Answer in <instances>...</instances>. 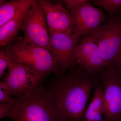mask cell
Listing matches in <instances>:
<instances>
[{
	"label": "cell",
	"instance_id": "cell-8",
	"mask_svg": "<svg viewBox=\"0 0 121 121\" xmlns=\"http://www.w3.org/2000/svg\"><path fill=\"white\" fill-rule=\"evenodd\" d=\"M89 1L77 5L69 10L74 22L73 34L78 39L91 35L104 23L106 19L101 9L91 6Z\"/></svg>",
	"mask_w": 121,
	"mask_h": 121
},
{
	"label": "cell",
	"instance_id": "cell-15",
	"mask_svg": "<svg viewBox=\"0 0 121 121\" xmlns=\"http://www.w3.org/2000/svg\"><path fill=\"white\" fill-rule=\"evenodd\" d=\"M93 1L95 5L107 11L108 16L117 14L121 9V0H95Z\"/></svg>",
	"mask_w": 121,
	"mask_h": 121
},
{
	"label": "cell",
	"instance_id": "cell-4",
	"mask_svg": "<svg viewBox=\"0 0 121 121\" xmlns=\"http://www.w3.org/2000/svg\"><path fill=\"white\" fill-rule=\"evenodd\" d=\"M91 35L108 67L114 64L121 53V13L108 16Z\"/></svg>",
	"mask_w": 121,
	"mask_h": 121
},
{
	"label": "cell",
	"instance_id": "cell-18",
	"mask_svg": "<svg viewBox=\"0 0 121 121\" xmlns=\"http://www.w3.org/2000/svg\"><path fill=\"white\" fill-rule=\"evenodd\" d=\"M10 62L8 56H7L4 49H2L0 52V77L2 78L5 70L8 67Z\"/></svg>",
	"mask_w": 121,
	"mask_h": 121
},
{
	"label": "cell",
	"instance_id": "cell-19",
	"mask_svg": "<svg viewBox=\"0 0 121 121\" xmlns=\"http://www.w3.org/2000/svg\"><path fill=\"white\" fill-rule=\"evenodd\" d=\"M16 97H11L7 91L0 87V102L9 103L13 101Z\"/></svg>",
	"mask_w": 121,
	"mask_h": 121
},
{
	"label": "cell",
	"instance_id": "cell-6",
	"mask_svg": "<svg viewBox=\"0 0 121 121\" xmlns=\"http://www.w3.org/2000/svg\"><path fill=\"white\" fill-rule=\"evenodd\" d=\"M9 72L0 83V87L11 97L22 95L40 84L43 79L24 65L9 62Z\"/></svg>",
	"mask_w": 121,
	"mask_h": 121
},
{
	"label": "cell",
	"instance_id": "cell-7",
	"mask_svg": "<svg viewBox=\"0 0 121 121\" xmlns=\"http://www.w3.org/2000/svg\"><path fill=\"white\" fill-rule=\"evenodd\" d=\"M104 91L103 115L106 121H118L121 118V83L114 64L100 74Z\"/></svg>",
	"mask_w": 121,
	"mask_h": 121
},
{
	"label": "cell",
	"instance_id": "cell-1",
	"mask_svg": "<svg viewBox=\"0 0 121 121\" xmlns=\"http://www.w3.org/2000/svg\"><path fill=\"white\" fill-rule=\"evenodd\" d=\"M48 89L60 121H82L92 89L99 84L100 75L91 74L82 67L58 76Z\"/></svg>",
	"mask_w": 121,
	"mask_h": 121
},
{
	"label": "cell",
	"instance_id": "cell-20",
	"mask_svg": "<svg viewBox=\"0 0 121 121\" xmlns=\"http://www.w3.org/2000/svg\"><path fill=\"white\" fill-rule=\"evenodd\" d=\"M88 1L87 0H64L63 1L66 5L68 10L69 11L71 9L77 5Z\"/></svg>",
	"mask_w": 121,
	"mask_h": 121
},
{
	"label": "cell",
	"instance_id": "cell-21",
	"mask_svg": "<svg viewBox=\"0 0 121 121\" xmlns=\"http://www.w3.org/2000/svg\"><path fill=\"white\" fill-rule=\"evenodd\" d=\"M116 73L121 83V53L114 63Z\"/></svg>",
	"mask_w": 121,
	"mask_h": 121
},
{
	"label": "cell",
	"instance_id": "cell-17",
	"mask_svg": "<svg viewBox=\"0 0 121 121\" xmlns=\"http://www.w3.org/2000/svg\"><path fill=\"white\" fill-rule=\"evenodd\" d=\"M16 100L9 103H0V118L8 117L11 118V112Z\"/></svg>",
	"mask_w": 121,
	"mask_h": 121
},
{
	"label": "cell",
	"instance_id": "cell-5",
	"mask_svg": "<svg viewBox=\"0 0 121 121\" xmlns=\"http://www.w3.org/2000/svg\"><path fill=\"white\" fill-rule=\"evenodd\" d=\"M47 26L43 11L35 0L26 13L20 28L24 34L22 41L45 48L52 53Z\"/></svg>",
	"mask_w": 121,
	"mask_h": 121
},
{
	"label": "cell",
	"instance_id": "cell-2",
	"mask_svg": "<svg viewBox=\"0 0 121 121\" xmlns=\"http://www.w3.org/2000/svg\"><path fill=\"white\" fill-rule=\"evenodd\" d=\"M10 62L24 65L43 79L51 73L60 75L58 62L50 51L16 39L4 48Z\"/></svg>",
	"mask_w": 121,
	"mask_h": 121
},
{
	"label": "cell",
	"instance_id": "cell-9",
	"mask_svg": "<svg viewBox=\"0 0 121 121\" xmlns=\"http://www.w3.org/2000/svg\"><path fill=\"white\" fill-rule=\"evenodd\" d=\"M73 57L79 66L91 74H100L108 67L91 35L78 43L74 50Z\"/></svg>",
	"mask_w": 121,
	"mask_h": 121
},
{
	"label": "cell",
	"instance_id": "cell-11",
	"mask_svg": "<svg viewBox=\"0 0 121 121\" xmlns=\"http://www.w3.org/2000/svg\"><path fill=\"white\" fill-rule=\"evenodd\" d=\"M45 15L49 33L55 32L73 34L74 22L72 16L62 5L48 0L36 1Z\"/></svg>",
	"mask_w": 121,
	"mask_h": 121
},
{
	"label": "cell",
	"instance_id": "cell-3",
	"mask_svg": "<svg viewBox=\"0 0 121 121\" xmlns=\"http://www.w3.org/2000/svg\"><path fill=\"white\" fill-rule=\"evenodd\" d=\"M11 118L13 121H60L48 89L40 84L16 97Z\"/></svg>",
	"mask_w": 121,
	"mask_h": 121
},
{
	"label": "cell",
	"instance_id": "cell-13",
	"mask_svg": "<svg viewBox=\"0 0 121 121\" xmlns=\"http://www.w3.org/2000/svg\"><path fill=\"white\" fill-rule=\"evenodd\" d=\"M21 0H0V27L15 16Z\"/></svg>",
	"mask_w": 121,
	"mask_h": 121
},
{
	"label": "cell",
	"instance_id": "cell-16",
	"mask_svg": "<svg viewBox=\"0 0 121 121\" xmlns=\"http://www.w3.org/2000/svg\"><path fill=\"white\" fill-rule=\"evenodd\" d=\"M103 113L88 106L85 112L82 121H104Z\"/></svg>",
	"mask_w": 121,
	"mask_h": 121
},
{
	"label": "cell",
	"instance_id": "cell-12",
	"mask_svg": "<svg viewBox=\"0 0 121 121\" xmlns=\"http://www.w3.org/2000/svg\"><path fill=\"white\" fill-rule=\"evenodd\" d=\"M35 0H21L16 15L0 27V46L5 47L16 39L26 13Z\"/></svg>",
	"mask_w": 121,
	"mask_h": 121
},
{
	"label": "cell",
	"instance_id": "cell-22",
	"mask_svg": "<svg viewBox=\"0 0 121 121\" xmlns=\"http://www.w3.org/2000/svg\"><path fill=\"white\" fill-rule=\"evenodd\" d=\"M121 13V9H120L119 11H118V12L117 13Z\"/></svg>",
	"mask_w": 121,
	"mask_h": 121
},
{
	"label": "cell",
	"instance_id": "cell-14",
	"mask_svg": "<svg viewBox=\"0 0 121 121\" xmlns=\"http://www.w3.org/2000/svg\"><path fill=\"white\" fill-rule=\"evenodd\" d=\"M94 93L89 106L103 113L104 106V91L101 83L95 87Z\"/></svg>",
	"mask_w": 121,
	"mask_h": 121
},
{
	"label": "cell",
	"instance_id": "cell-10",
	"mask_svg": "<svg viewBox=\"0 0 121 121\" xmlns=\"http://www.w3.org/2000/svg\"><path fill=\"white\" fill-rule=\"evenodd\" d=\"M50 45L53 56L60 69V75L77 63L73 57L74 50L79 39L73 34L55 32L49 33Z\"/></svg>",
	"mask_w": 121,
	"mask_h": 121
}]
</instances>
